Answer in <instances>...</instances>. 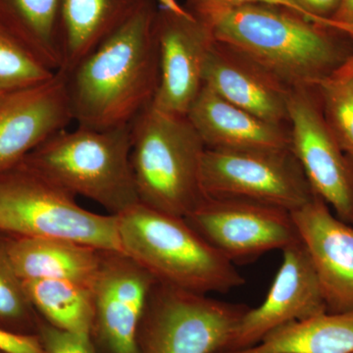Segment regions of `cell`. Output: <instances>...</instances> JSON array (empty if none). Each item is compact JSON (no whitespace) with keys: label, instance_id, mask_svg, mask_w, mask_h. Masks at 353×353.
<instances>
[{"label":"cell","instance_id":"6da1fadb","mask_svg":"<svg viewBox=\"0 0 353 353\" xmlns=\"http://www.w3.org/2000/svg\"><path fill=\"white\" fill-rule=\"evenodd\" d=\"M155 15V0H143L119 29L63 73L79 127L130 124L152 104L160 74Z\"/></svg>","mask_w":353,"mask_h":353},{"label":"cell","instance_id":"7a4b0ae2","mask_svg":"<svg viewBox=\"0 0 353 353\" xmlns=\"http://www.w3.org/2000/svg\"><path fill=\"white\" fill-rule=\"evenodd\" d=\"M197 17L216 41L250 58L290 90L314 88L348 57L334 38L336 31L285 7L245 4Z\"/></svg>","mask_w":353,"mask_h":353},{"label":"cell","instance_id":"3957f363","mask_svg":"<svg viewBox=\"0 0 353 353\" xmlns=\"http://www.w3.org/2000/svg\"><path fill=\"white\" fill-rule=\"evenodd\" d=\"M117 218L122 252L158 283L196 294H227L245 284L233 262L221 254L187 220L141 202Z\"/></svg>","mask_w":353,"mask_h":353},{"label":"cell","instance_id":"277c9868","mask_svg":"<svg viewBox=\"0 0 353 353\" xmlns=\"http://www.w3.org/2000/svg\"><path fill=\"white\" fill-rule=\"evenodd\" d=\"M21 163L74 196L119 215L139 203L131 164V123L106 130L79 127L46 139Z\"/></svg>","mask_w":353,"mask_h":353},{"label":"cell","instance_id":"5b68a950","mask_svg":"<svg viewBox=\"0 0 353 353\" xmlns=\"http://www.w3.org/2000/svg\"><path fill=\"white\" fill-rule=\"evenodd\" d=\"M205 145L187 116L148 106L131 123V164L139 202L185 218L205 199Z\"/></svg>","mask_w":353,"mask_h":353},{"label":"cell","instance_id":"8992f818","mask_svg":"<svg viewBox=\"0 0 353 353\" xmlns=\"http://www.w3.org/2000/svg\"><path fill=\"white\" fill-rule=\"evenodd\" d=\"M75 196L24 163L0 174V233L121 250L115 215L92 212Z\"/></svg>","mask_w":353,"mask_h":353},{"label":"cell","instance_id":"52a82bcc","mask_svg":"<svg viewBox=\"0 0 353 353\" xmlns=\"http://www.w3.org/2000/svg\"><path fill=\"white\" fill-rule=\"evenodd\" d=\"M157 282L139 324V353H217L248 310Z\"/></svg>","mask_w":353,"mask_h":353},{"label":"cell","instance_id":"ba28073f","mask_svg":"<svg viewBox=\"0 0 353 353\" xmlns=\"http://www.w3.org/2000/svg\"><path fill=\"white\" fill-rule=\"evenodd\" d=\"M201 185L205 196L259 202L290 212L315 196L292 150L206 148Z\"/></svg>","mask_w":353,"mask_h":353},{"label":"cell","instance_id":"9c48e42d","mask_svg":"<svg viewBox=\"0 0 353 353\" xmlns=\"http://www.w3.org/2000/svg\"><path fill=\"white\" fill-rule=\"evenodd\" d=\"M159 83L152 108L187 116L203 88V70L215 41L209 26L178 0H155Z\"/></svg>","mask_w":353,"mask_h":353},{"label":"cell","instance_id":"30bf717a","mask_svg":"<svg viewBox=\"0 0 353 353\" xmlns=\"http://www.w3.org/2000/svg\"><path fill=\"white\" fill-rule=\"evenodd\" d=\"M185 219L234 265L301 241L290 211L259 202L205 196Z\"/></svg>","mask_w":353,"mask_h":353},{"label":"cell","instance_id":"8fae6325","mask_svg":"<svg viewBox=\"0 0 353 353\" xmlns=\"http://www.w3.org/2000/svg\"><path fill=\"white\" fill-rule=\"evenodd\" d=\"M290 150L316 196L353 225V167L325 119L315 88H294L289 97Z\"/></svg>","mask_w":353,"mask_h":353},{"label":"cell","instance_id":"7c38bea8","mask_svg":"<svg viewBox=\"0 0 353 353\" xmlns=\"http://www.w3.org/2000/svg\"><path fill=\"white\" fill-rule=\"evenodd\" d=\"M157 282L145 267L124 252L102 250L92 287L90 338L99 353H139V324Z\"/></svg>","mask_w":353,"mask_h":353},{"label":"cell","instance_id":"4fadbf2b","mask_svg":"<svg viewBox=\"0 0 353 353\" xmlns=\"http://www.w3.org/2000/svg\"><path fill=\"white\" fill-rule=\"evenodd\" d=\"M327 312L319 280L299 241L283 250L282 264L266 299L245 311L221 352L252 347L274 330Z\"/></svg>","mask_w":353,"mask_h":353},{"label":"cell","instance_id":"5bb4252c","mask_svg":"<svg viewBox=\"0 0 353 353\" xmlns=\"http://www.w3.org/2000/svg\"><path fill=\"white\" fill-rule=\"evenodd\" d=\"M74 122L66 77L0 94V174L10 170L46 139Z\"/></svg>","mask_w":353,"mask_h":353},{"label":"cell","instance_id":"9a60e30c","mask_svg":"<svg viewBox=\"0 0 353 353\" xmlns=\"http://www.w3.org/2000/svg\"><path fill=\"white\" fill-rule=\"evenodd\" d=\"M290 213L319 280L328 312H353V225L339 219L316 194Z\"/></svg>","mask_w":353,"mask_h":353},{"label":"cell","instance_id":"2e32d148","mask_svg":"<svg viewBox=\"0 0 353 353\" xmlns=\"http://www.w3.org/2000/svg\"><path fill=\"white\" fill-rule=\"evenodd\" d=\"M203 85L261 119L289 126L292 90L250 58L216 39L204 65Z\"/></svg>","mask_w":353,"mask_h":353},{"label":"cell","instance_id":"e0dca14e","mask_svg":"<svg viewBox=\"0 0 353 353\" xmlns=\"http://www.w3.org/2000/svg\"><path fill=\"white\" fill-rule=\"evenodd\" d=\"M187 117L208 150H290L289 126L261 119L225 101L205 85Z\"/></svg>","mask_w":353,"mask_h":353},{"label":"cell","instance_id":"ac0fdd59","mask_svg":"<svg viewBox=\"0 0 353 353\" xmlns=\"http://www.w3.org/2000/svg\"><path fill=\"white\" fill-rule=\"evenodd\" d=\"M7 248L23 281L65 280L92 288L101 266V250L62 239L7 234Z\"/></svg>","mask_w":353,"mask_h":353},{"label":"cell","instance_id":"d6986e66","mask_svg":"<svg viewBox=\"0 0 353 353\" xmlns=\"http://www.w3.org/2000/svg\"><path fill=\"white\" fill-rule=\"evenodd\" d=\"M143 0H63L62 65L68 73L136 12Z\"/></svg>","mask_w":353,"mask_h":353},{"label":"cell","instance_id":"ffe728a7","mask_svg":"<svg viewBox=\"0 0 353 353\" xmlns=\"http://www.w3.org/2000/svg\"><path fill=\"white\" fill-rule=\"evenodd\" d=\"M217 353H353V312H327L289 323L252 347Z\"/></svg>","mask_w":353,"mask_h":353},{"label":"cell","instance_id":"44dd1931","mask_svg":"<svg viewBox=\"0 0 353 353\" xmlns=\"http://www.w3.org/2000/svg\"><path fill=\"white\" fill-rule=\"evenodd\" d=\"M63 0H0V23L51 71L61 69Z\"/></svg>","mask_w":353,"mask_h":353},{"label":"cell","instance_id":"7402d4cb","mask_svg":"<svg viewBox=\"0 0 353 353\" xmlns=\"http://www.w3.org/2000/svg\"><path fill=\"white\" fill-rule=\"evenodd\" d=\"M24 285L41 319L62 331L90 336L94 323L92 288L65 280L24 281Z\"/></svg>","mask_w":353,"mask_h":353},{"label":"cell","instance_id":"603a6c76","mask_svg":"<svg viewBox=\"0 0 353 353\" xmlns=\"http://www.w3.org/2000/svg\"><path fill=\"white\" fill-rule=\"evenodd\" d=\"M41 319L11 262L7 234L0 233V327L13 333L37 334Z\"/></svg>","mask_w":353,"mask_h":353},{"label":"cell","instance_id":"cb8c5ba5","mask_svg":"<svg viewBox=\"0 0 353 353\" xmlns=\"http://www.w3.org/2000/svg\"><path fill=\"white\" fill-rule=\"evenodd\" d=\"M54 75L0 23V94L39 85Z\"/></svg>","mask_w":353,"mask_h":353},{"label":"cell","instance_id":"d4e9b609","mask_svg":"<svg viewBox=\"0 0 353 353\" xmlns=\"http://www.w3.org/2000/svg\"><path fill=\"white\" fill-rule=\"evenodd\" d=\"M315 90L330 129L341 150L353 159V78L328 77Z\"/></svg>","mask_w":353,"mask_h":353},{"label":"cell","instance_id":"484cf974","mask_svg":"<svg viewBox=\"0 0 353 353\" xmlns=\"http://www.w3.org/2000/svg\"><path fill=\"white\" fill-rule=\"evenodd\" d=\"M38 336L46 353H99L88 334L70 333L41 319Z\"/></svg>","mask_w":353,"mask_h":353},{"label":"cell","instance_id":"4316f807","mask_svg":"<svg viewBox=\"0 0 353 353\" xmlns=\"http://www.w3.org/2000/svg\"><path fill=\"white\" fill-rule=\"evenodd\" d=\"M245 4H270V6H282L303 15L290 0H187L185 6L194 15L202 16L219 9L245 6Z\"/></svg>","mask_w":353,"mask_h":353},{"label":"cell","instance_id":"83f0119b","mask_svg":"<svg viewBox=\"0 0 353 353\" xmlns=\"http://www.w3.org/2000/svg\"><path fill=\"white\" fill-rule=\"evenodd\" d=\"M290 1L299 8L306 19L338 32L332 18L338 11L341 0H290Z\"/></svg>","mask_w":353,"mask_h":353},{"label":"cell","instance_id":"f1b7e54d","mask_svg":"<svg viewBox=\"0 0 353 353\" xmlns=\"http://www.w3.org/2000/svg\"><path fill=\"white\" fill-rule=\"evenodd\" d=\"M0 350L6 353H46L38 334L13 333L1 327Z\"/></svg>","mask_w":353,"mask_h":353},{"label":"cell","instance_id":"f546056e","mask_svg":"<svg viewBox=\"0 0 353 353\" xmlns=\"http://www.w3.org/2000/svg\"><path fill=\"white\" fill-rule=\"evenodd\" d=\"M332 21L338 32L353 39V0H341L338 11Z\"/></svg>","mask_w":353,"mask_h":353},{"label":"cell","instance_id":"4dcf8cb0","mask_svg":"<svg viewBox=\"0 0 353 353\" xmlns=\"http://www.w3.org/2000/svg\"><path fill=\"white\" fill-rule=\"evenodd\" d=\"M330 77L334 79H340V80L353 78V53L348 55L341 66L334 70L333 74Z\"/></svg>","mask_w":353,"mask_h":353},{"label":"cell","instance_id":"1f68e13d","mask_svg":"<svg viewBox=\"0 0 353 353\" xmlns=\"http://www.w3.org/2000/svg\"><path fill=\"white\" fill-rule=\"evenodd\" d=\"M0 353H6V352H2V350H0Z\"/></svg>","mask_w":353,"mask_h":353}]
</instances>
